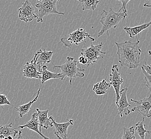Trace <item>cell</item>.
I'll use <instances>...</instances> for the list:
<instances>
[{
  "instance_id": "6da1fadb",
  "label": "cell",
  "mask_w": 151,
  "mask_h": 139,
  "mask_svg": "<svg viewBox=\"0 0 151 139\" xmlns=\"http://www.w3.org/2000/svg\"><path fill=\"white\" fill-rule=\"evenodd\" d=\"M139 43V40L136 42L128 40L115 43L117 47L118 60L121 67L133 69L139 66L142 53Z\"/></svg>"
},
{
  "instance_id": "7a4b0ae2",
  "label": "cell",
  "mask_w": 151,
  "mask_h": 139,
  "mask_svg": "<svg viewBox=\"0 0 151 139\" xmlns=\"http://www.w3.org/2000/svg\"><path fill=\"white\" fill-rule=\"evenodd\" d=\"M127 16L128 13L116 12L112 8H110L109 11L104 10L102 12L100 19L102 27L98 33V37L100 38L105 33L109 32V30L116 28L119 23L123 19H124Z\"/></svg>"
},
{
  "instance_id": "3957f363",
  "label": "cell",
  "mask_w": 151,
  "mask_h": 139,
  "mask_svg": "<svg viewBox=\"0 0 151 139\" xmlns=\"http://www.w3.org/2000/svg\"><path fill=\"white\" fill-rule=\"evenodd\" d=\"M67 61L64 64L61 65H54L53 69H60L61 73L64 75L65 78L70 79V84H72L73 79L76 78H83L85 77V70L81 69L78 67V61L73 57H67Z\"/></svg>"
},
{
  "instance_id": "277c9868",
  "label": "cell",
  "mask_w": 151,
  "mask_h": 139,
  "mask_svg": "<svg viewBox=\"0 0 151 139\" xmlns=\"http://www.w3.org/2000/svg\"><path fill=\"white\" fill-rule=\"evenodd\" d=\"M60 0H37L35 6L38 8L37 11V22H43L45 16L52 14L64 15V13L58 12L56 4Z\"/></svg>"
},
{
  "instance_id": "5b68a950",
  "label": "cell",
  "mask_w": 151,
  "mask_h": 139,
  "mask_svg": "<svg viewBox=\"0 0 151 139\" xmlns=\"http://www.w3.org/2000/svg\"><path fill=\"white\" fill-rule=\"evenodd\" d=\"M102 46L103 42H102L97 45H93L91 43L90 46L81 49V55L87 58L88 61L87 67H90L91 65L96 63L101 57H104L106 52L102 51Z\"/></svg>"
},
{
  "instance_id": "8992f818",
  "label": "cell",
  "mask_w": 151,
  "mask_h": 139,
  "mask_svg": "<svg viewBox=\"0 0 151 139\" xmlns=\"http://www.w3.org/2000/svg\"><path fill=\"white\" fill-rule=\"evenodd\" d=\"M88 38L90 40L95 41V39L91 37L90 34H88L84 29L79 28L75 31L70 33L69 37H64L61 39V42L64 44L67 47L71 48L73 44L76 45H78L79 44L84 42L86 38Z\"/></svg>"
},
{
  "instance_id": "52a82bcc",
  "label": "cell",
  "mask_w": 151,
  "mask_h": 139,
  "mask_svg": "<svg viewBox=\"0 0 151 139\" xmlns=\"http://www.w3.org/2000/svg\"><path fill=\"white\" fill-rule=\"evenodd\" d=\"M37 55L35 52L34 58L29 62H27L23 67V75L26 78L41 80L42 76V65L37 63Z\"/></svg>"
},
{
  "instance_id": "ba28073f",
  "label": "cell",
  "mask_w": 151,
  "mask_h": 139,
  "mask_svg": "<svg viewBox=\"0 0 151 139\" xmlns=\"http://www.w3.org/2000/svg\"><path fill=\"white\" fill-rule=\"evenodd\" d=\"M130 101L136 104V106L131 109V111L139 113L145 118L151 117V94L150 96L139 101L131 99Z\"/></svg>"
},
{
  "instance_id": "9c48e42d",
  "label": "cell",
  "mask_w": 151,
  "mask_h": 139,
  "mask_svg": "<svg viewBox=\"0 0 151 139\" xmlns=\"http://www.w3.org/2000/svg\"><path fill=\"white\" fill-rule=\"evenodd\" d=\"M20 20L25 23L31 22L37 18V11L29 0H26L18 9Z\"/></svg>"
},
{
  "instance_id": "30bf717a",
  "label": "cell",
  "mask_w": 151,
  "mask_h": 139,
  "mask_svg": "<svg viewBox=\"0 0 151 139\" xmlns=\"http://www.w3.org/2000/svg\"><path fill=\"white\" fill-rule=\"evenodd\" d=\"M110 84L114 88L116 94V104H117L120 97L121 86L123 82V79L121 77L118 65L114 64L111 68V73L109 75Z\"/></svg>"
},
{
  "instance_id": "8fae6325",
  "label": "cell",
  "mask_w": 151,
  "mask_h": 139,
  "mask_svg": "<svg viewBox=\"0 0 151 139\" xmlns=\"http://www.w3.org/2000/svg\"><path fill=\"white\" fill-rule=\"evenodd\" d=\"M50 118L52 120L54 126V133L58 139H67L68 129L70 125H73V119H67L68 122L63 123H58L56 122L55 118L52 116H50Z\"/></svg>"
},
{
  "instance_id": "7c38bea8",
  "label": "cell",
  "mask_w": 151,
  "mask_h": 139,
  "mask_svg": "<svg viewBox=\"0 0 151 139\" xmlns=\"http://www.w3.org/2000/svg\"><path fill=\"white\" fill-rule=\"evenodd\" d=\"M128 90V88L125 87L121 90L120 97L117 104L116 105L119 112V116L121 118L123 117V113H124L126 116H128L131 112V110H130L131 104L129 103L127 95Z\"/></svg>"
},
{
  "instance_id": "4fadbf2b",
  "label": "cell",
  "mask_w": 151,
  "mask_h": 139,
  "mask_svg": "<svg viewBox=\"0 0 151 139\" xmlns=\"http://www.w3.org/2000/svg\"><path fill=\"white\" fill-rule=\"evenodd\" d=\"M28 128L29 130L35 131L39 135H40L44 139H50L49 138L45 136L44 134L42 133L41 131L40 130V124H39V119H38L37 112L34 113L32 115L31 119L26 124L24 125L19 126L17 128H20L22 130H23V128Z\"/></svg>"
},
{
  "instance_id": "5bb4252c",
  "label": "cell",
  "mask_w": 151,
  "mask_h": 139,
  "mask_svg": "<svg viewBox=\"0 0 151 139\" xmlns=\"http://www.w3.org/2000/svg\"><path fill=\"white\" fill-rule=\"evenodd\" d=\"M17 128H14L12 123L0 125V139H15L19 132Z\"/></svg>"
},
{
  "instance_id": "9a60e30c",
  "label": "cell",
  "mask_w": 151,
  "mask_h": 139,
  "mask_svg": "<svg viewBox=\"0 0 151 139\" xmlns=\"http://www.w3.org/2000/svg\"><path fill=\"white\" fill-rule=\"evenodd\" d=\"M38 114V119L40 124V130L41 131V128L45 129L52 128L54 126L52 120L48 117L49 110H40L39 109H36Z\"/></svg>"
},
{
  "instance_id": "2e32d148",
  "label": "cell",
  "mask_w": 151,
  "mask_h": 139,
  "mask_svg": "<svg viewBox=\"0 0 151 139\" xmlns=\"http://www.w3.org/2000/svg\"><path fill=\"white\" fill-rule=\"evenodd\" d=\"M65 78L64 75H62L61 73H56L49 71L48 70V67L46 65L42 67V76L41 78V83L43 84L45 82L51 79H60L61 80Z\"/></svg>"
},
{
  "instance_id": "e0dca14e",
  "label": "cell",
  "mask_w": 151,
  "mask_h": 139,
  "mask_svg": "<svg viewBox=\"0 0 151 139\" xmlns=\"http://www.w3.org/2000/svg\"><path fill=\"white\" fill-rule=\"evenodd\" d=\"M150 26V25L149 23H145L139 26H135V27L125 26L123 29L130 38L134 39L135 37H136L137 39L138 40H139L138 37L140 33L143 31H144L145 29H147Z\"/></svg>"
},
{
  "instance_id": "ac0fdd59",
  "label": "cell",
  "mask_w": 151,
  "mask_h": 139,
  "mask_svg": "<svg viewBox=\"0 0 151 139\" xmlns=\"http://www.w3.org/2000/svg\"><path fill=\"white\" fill-rule=\"evenodd\" d=\"M37 55V63L42 66L47 63H50L52 62V55L54 52L51 51H46L44 49L39 50L36 52Z\"/></svg>"
},
{
  "instance_id": "d6986e66",
  "label": "cell",
  "mask_w": 151,
  "mask_h": 139,
  "mask_svg": "<svg viewBox=\"0 0 151 139\" xmlns=\"http://www.w3.org/2000/svg\"><path fill=\"white\" fill-rule=\"evenodd\" d=\"M40 88H39L38 90V92L37 93V95L35 96V98L33 100L28 102L27 103L20 105L18 107H16V109L19 113V116L20 118H23L24 116H25L27 113L29 112L32 104H33L35 102L37 101L39 96V94L40 93Z\"/></svg>"
},
{
  "instance_id": "ffe728a7",
  "label": "cell",
  "mask_w": 151,
  "mask_h": 139,
  "mask_svg": "<svg viewBox=\"0 0 151 139\" xmlns=\"http://www.w3.org/2000/svg\"><path fill=\"white\" fill-rule=\"evenodd\" d=\"M111 85L109 83H108L105 79H103L101 81L96 83L93 86V90L98 95H105L108 90L109 89Z\"/></svg>"
},
{
  "instance_id": "44dd1931",
  "label": "cell",
  "mask_w": 151,
  "mask_h": 139,
  "mask_svg": "<svg viewBox=\"0 0 151 139\" xmlns=\"http://www.w3.org/2000/svg\"><path fill=\"white\" fill-rule=\"evenodd\" d=\"M80 2L82 6V10L85 11L90 10L94 11L96 10L98 5L99 4V0H77Z\"/></svg>"
},
{
  "instance_id": "7402d4cb",
  "label": "cell",
  "mask_w": 151,
  "mask_h": 139,
  "mask_svg": "<svg viewBox=\"0 0 151 139\" xmlns=\"http://www.w3.org/2000/svg\"><path fill=\"white\" fill-rule=\"evenodd\" d=\"M144 120L145 118H143L142 122L137 123L135 125V132L139 135L140 139H145L146 133H147V130H146L145 128V125L144 124Z\"/></svg>"
},
{
  "instance_id": "603a6c76",
  "label": "cell",
  "mask_w": 151,
  "mask_h": 139,
  "mask_svg": "<svg viewBox=\"0 0 151 139\" xmlns=\"http://www.w3.org/2000/svg\"><path fill=\"white\" fill-rule=\"evenodd\" d=\"M134 133L135 129L134 126H131L129 128H124V132L122 139H137Z\"/></svg>"
},
{
  "instance_id": "cb8c5ba5",
  "label": "cell",
  "mask_w": 151,
  "mask_h": 139,
  "mask_svg": "<svg viewBox=\"0 0 151 139\" xmlns=\"http://www.w3.org/2000/svg\"><path fill=\"white\" fill-rule=\"evenodd\" d=\"M141 68L144 76V79L146 82L145 86L148 88L150 91L151 92V76L148 75L145 71V70L142 67H141Z\"/></svg>"
},
{
  "instance_id": "d4e9b609",
  "label": "cell",
  "mask_w": 151,
  "mask_h": 139,
  "mask_svg": "<svg viewBox=\"0 0 151 139\" xmlns=\"http://www.w3.org/2000/svg\"><path fill=\"white\" fill-rule=\"evenodd\" d=\"M6 105H12L8 100L7 96L3 93H0V106H4Z\"/></svg>"
},
{
  "instance_id": "484cf974",
  "label": "cell",
  "mask_w": 151,
  "mask_h": 139,
  "mask_svg": "<svg viewBox=\"0 0 151 139\" xmlns=\"http://www.w3.org/2000/svg\"><path fill=\"white\" fill-rule=\"evenodd\" d=\"M117 1H119L122 3V6L121 9H119V12H125V13H128L127 12V6L128 3L131 1V0H116Z\"/></svg>"
},
{
  "instance_id": "4316f807",
  "label": "cell",
  "mask_w": 151,
  "mask_h": 139,
  "mask_svg": "<svg viewBox=\"0 0 151 139\" xmlns=\"http://www.w3.org/2000/svg\"><path fill=\"white\" fill-rule=\"evenodd\" d=\"M141 67L145 70V71L148 75L151 76V65H148L146 63V62H145L144 64L142 65Z\"/></svg>"
},
{
  "instance_id": "83f0119b",
  "label": "cell",
  "mask_w": 151,
  "mask_h": 139,
  "mask_svg": "<svg viewBox=\"0 0 151 139\" xmlns=\"http://www.w3.org/2000/svg\"><path fill=\"white\" fill-rule=\"evenodd\" d=\"M78 62L80 64L87 65L88 61H87V58H85L84 56L81 55L78 58Z\"/></svg>"
},
{
  "instance_id": "f1b7e54d",
  "label": "cell",
  "mask_w": 151,
  "mask_h": 139,
  "mask_svg": "<svg viewBox=\"0 0 151 139\" xmlns=\"http://www.w3.org/2000/svg\"><path fill=\"white\" fill-rule=\"evenodd\" d=\"M24 139L23 138V135H22V130H21L19 131V132H18V136L17 138L16 139Z\"/></svg>"
},
{
  "instance_id": "f546056e",
  "label": "cell",
  "mask_w": 151,
  "mask_h": 139,
  "mask_svg": "<svg viewBox=\"0 0 151 139\" xmlns=\"http://www.w3.org/2000/svg\"><path fill=\"white\" fill-rule=\"evenodd\" d=\"M144 6H145V7H147V8H151V4H148V3H145L144 4Z\"/></svg>"
},
{
  "instance_id": "4dcf8cb0",
  "label": "cell",
  "mask_w": 151,
  "mask_h": 139,
  "mask_svg": "<svg viewBox=\"0 0 151 139\" xmlns=\"http://www.w3.org/2000/svg\"><path fill=\"white\" fill-rule=\"evenodd\" d=\"M148 55H150V56H151V50H150V51H148Z\"/></svg>"
},
{
  "instance_id": "1f68e13d",
  "label": "cell",
  "mask_w": 151,
  "mask_h": 139,
  "mask_svg": "<svg viewBox=\"0 0 151 139\" xmlns=\"http://www.w3.org/2000/svg\"><path fill=\"white\" fill-rule=\"evenodd\" d=\"M147 133L150 134V135H151V131H150V130H147Z\"/></svg>"
},
{
  "instance_id": "d6a6232c",
  "label": "cell",
  "mask_w": 151,
  "mask_h": 139,
  "mask_svg": "<svg viewBox=\"0 0 151 139\" xmlns=\"http://www.w3.org/2000/svg\"><path fill=\"white\" fill-rule=\"evenodd\" d=\"M148 23L150 24V25H151V20L150 21V22H149V23Z\"/></svg>"
},
{
  "instance_id": "836d02e7",
  "label": "cell",
  "mask_w": 151,
  "mask_h": 139,
  "mask_svg": "<svg viewBox=\"0 0 151 139\" xmlns=\"http://www.w3.org/2000/svg\"><path fill=\"white\" fill-rule=\"evenodd\" d=\"M42 139H43V138H42Z\"/></svg>"
}]
</instances>
